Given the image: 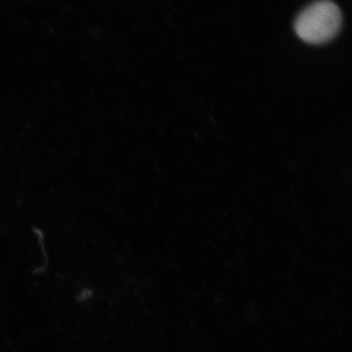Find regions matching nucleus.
Wrapping results in <instances>:
<instances>
[{"label":"nucleus","instance_id":"nucleus-1","mask_svg":"<svg viewBox=\"0 0 352 352\" xmlns=\"http://www.w3.org/2000/svg\"><path fill=\"white\" fill-rule=\"evenodd\" d=\"M342 22L341 11L336 3L329 0H319L299 13L294 22V30L302 41L323 44L336 36Z\"/></svg>","mask_w":352,"mask_h":352}]
</instances>
